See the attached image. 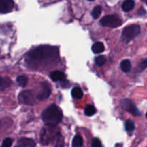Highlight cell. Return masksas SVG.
Here are the masks:
<instances>
[{
	"label": "cell",
	"instance_id": "cell-1",
	"mask_svg": "<svg viewBox=\"0 0 147 147\" xmlns=\"http://www.w3.org/2000/svg\"><path fill=\"white\" fill-rule=\"evenodd\" d=\"M58 49L50 46H40L29 52L27 55L28 61L31 63H44L54 60L58 57Z\"/></svg>",
	"mask_w": 147,
	"mask_h": 147
},
{
	"label": "cell",
	"instance_id": "cell-2",
	"mask_svg": "<svg viewBox=\"0 0 147 147\" xmlns=\"http://www.w3.org/2000/svg\"><path fill=\"white\" fill-rule=\"evenodd\" d=\"M62 112L56 105L49 106L42 113V119L45 124L48 126H56L62 119Z\"/></svg>",
	"mask_w": 147,
	"mask_h": 147
},
{
	"label": "cell",
	"instance_id": "cell-3",
	"mask_svg": "<svg viewBox=\"0 0 147 147\" xmlns=\"http://www.w3.org/2000/svg\"><path fill=\"white\" fill-rule=\"evenodd\" d=\"M141 32V27L138 24H132L125 27L122 30V40L125 43L129 42L131 40L135 38Z\"/></svg>",
	"mask_w": 147,
	"mask_h": 147
},
{
	"label": "cell",
	"instance_id": "cell-4",
	"mask_svg": "<svg viewBox=\"0 0 147 147\" xmlns=\"http://www.w3.org/2000/svg\"><path fill=\"white\" fill-rule=\"evenodd\" d=\"M100 24L105 27H118L122 24V21L119 17L115 15H107L102 17L100 20Z\"/></svg>",
	"mask_w": 147,
	"mask_h": 147
},
{
	"label": "cell",
	"instance_id": "cell-5",
	"mask_svg": "<svg viewBox=\"0 0 147 147\" xmlns=\"http://www.w3.org/2000/svg\"><path fill=\"white\" fill-rule=\"evenodd\" d=\"M120 106L124 110L131 113L133 116H138L141 115V113L136 108L135 103L130 99H123L121 100Z\"/></svg>",
	"mask_w": 147,
	"mask_h": 147
},
{
	"label": "cell",
	"instance_id": "cell-6",
	"mask_svg": "<svg viewBox=\"0 0 147 147\" xmlns=\"http://www.w3.org/2000/svg\"><path fill=\"white\" fill-rule=\"evenodd\" d=\"M18 100L22 104L33 105L35 103L34 95L31 90H25L20 93L18 96Z\"/></svg>",
	"mask_w": 147,
	"mask_h": 147
},
{
	"label": "cell",
	"instance_id": "cell-7",
	"mask_svg": "<svg viewBox=\"0 0 147 147\" xmlns=\"http://www.w3.org/2000/svg\"><path fill=\"white\" fill-rule=\"evenodd\" d=\"M14 7L13 0H0V13L6 14L10 12Z\"/></svg>",
	"mask_w": 147,
	"mask_h": 147
},
{
	"label": "cell",
	"instance_id": "cell-8",
	"mask_svg": "<svg viewBox=\"0 0 147 147\" xmlns=\"http://www.w3.org/2000/svg\"><path fill=\"white\" fill-rule=\"evenodd\" d=\"M51 90L49 84L46 82L42 83V90L40 93L37 96V98L40 100H45L50 96Z\"/></svg>",
	"mask_w": 147,
	"mask_h": 147
},
{
	"label": "cell",
	"instance_id": "cell-9",
	"mask_svg": "<svg viewBox=\"0 0 147 147\" xmlns=\"http://www.w3.org/2000/svg\"><path fill=\"white\" fill-rule=\"evenodd\" d=\"M35 146V143L33 140L27 138H22L18 141L17 146L21 147H33Z\"/></svg>",
	"mask_w": 147,
	"mask_h": 147
},
{
	"label": "cell",
	"instance_id": "cell-10",
	"mask_svg": "<svg viewBox=\"0 0 147 147\" xmlns=\"http://www.w3.org/2000/svg\"><path fill=\"white\" fill-rule=\"evenodd\" d=\"M50 77L53 81H62L66 78V75L61 71H53L50 74Z\"/></svg>",
	"mask_w": 147,
	"mask_h": 147
},
{
	"label": "cell",
	"instance_id": "cell-11",
	"mask_svg": "<svg viewBox=\"0 0 147 147\" xmlns=\"http://www.w3.org/2000/svg\"><path fill=\"white\" fill-rule=\"evenodd\" d=\"M134 6H135V2L133 0H125L122 3V9L124 11L127 12V11H130L131 9H133Z\"/></svg>",
	"mask_w": 147,
	"mask_h": 147
},
{
	"label": "cell",
	"instance_id": "cell-12",
	"mask_svg": "<svg viewBox=\"0 0 147 147\" xmlns=\"http://www.w3.org/2000/svg\"><path fill=\"white\" fill-rule=\"evenodd\" d=\"M92 52L94 53H96V54H98V53H101L104 51L105 50V47H104V45L102 42H97L95 43V44L92 45Z\"/></svg>",
	"mask_w": 147,
	"mask_h": 147
},
{
	"label": "cell",
	"instance_id": "cell-13",
	"mask_svg": "<svg viewBox=\"0 0 147 147\" xmlns=\"http://www.w3.org/2000/svg\"><path fill=\"white\" fill-rule=\"evenodd\" d=\"M12 84V81L9 78L0 77V90H4L10 87Z\"/></svg>",
	"mask_w": 147,
	"mask_h": 147
},
{
	"label": "cell",
	"instance_id": "cell-14",
	"mask_svg": "<svg viewBox=\"0 0 147 147\" xmlns=\"http://www.w3.org/2000/svg\"><path fill=\"white\" fill-rule=\"evenodd\" d=\"M71 96L74 98L80 99L83 96V92L79 87H74L71 90Z\"/></svg>",
	"mask_w": 147,
	"mask_h": 147
},
{
	"label": "cell",
	"instance_id": "cell-15",
	"mask_svg": "<svg viewBox=\"0 0 147 147\" xmlns=\"http://www.w3.org/2000/svg\"><path fill=\"white\" fill-rule=\"evenodd\" d=\"M83 145V139L80 134H76L72 142V146L80 147Z\"/></svg>",
	"mask_w": 147,
	"mask_h": 147
},
{
	"label": "cell",
	"instance_id": "cell-16",
	"mask_svg": "<svg viewBox=\"0 0 147 147\" xmlns=\"http://www.w3.org/2000/svg\"><path fill=\"white\" fill-rule=\"evenodd\" d=\"M121 70L125 73H128L131 69V63L128 60H124L120 63Z\"/></svg>",
	"mask_w": 147,
	"mask_h": 147
},
{
	"label": "cell",
	"instance_id": "cell-17",
	"mask_svg": "<svg viewBox=\"0 0 147 147\" xmlns=\"http://www.w3.org/2000/svg\"><path fill=\"white\" fill-rule=\"evenodd\" d=\"M96 113V109L92 105H87L86 107L85 108L84 110V113L86 116H93L95 113Z\"/></svg>",
	"mask_w": 147,
	"mask_h": 147
},
{
	"label": "cell",
	"instance_id": "cell-18",
	"mask_svg": "<svg viewBox=\"0 0 147 147\" xmlns=\"http://www.w3.org/2000/svg\"><path fill=\"white\" fill-rule=\"evenodd\" d=\"M17 82L18 85L21 87H24L27 83V77L24 76H18L17 78Z\"/></svg>",
	"mask_w": 147,
	"mask_h": 147
},
{
	"label": "cell",
	"instance_id": "cell-19",
	"mask_svg": "<svg viewBox=\"0 0 147 147\" xmlns=\"http://www.w3.org/2000/svg\"><path fill=\"white\" fill-rule=\"evenodd\" d=\"M125 130L128 132H131L135 129V124H134L133 122L131 120L126 121L125 123Z\"/></svg>",
	"mask_w": 147,
	"mask_h": 147
},
{
	"label": "cell",
	"instance_id": "cell-20",
	"mask_svg": "<svg viewBox=\"0 0 147 147\" xmlns=\"http://www.w3.org/2000/svg\"><path fill=\"white\" fill-rule=\"evenodd\" d=\"M95 64L98 66H102L105 63H106V58L104 56L99 55L95 57Z\"/></svg>",
	"mask_w": 147,
	"mask_h": 147
},
{
	"label": "cell",
	"instance_id": "cell-21",
	"mask_svg": "<svg viewBox=\"0 0 147 147\" xmlns=\"http://www.w3.org/2000/svg\"><path fill=\"white\" fill-rule=\"evenodd\" d=\"M101 11H102V8H101L100 6H96L92 11V15L93 17V18H98V17L100 15Z\"/></svg>",
	"mask_w": 147,
	"mask_h": 147
},
{
	"label": "cell",
	"instance_id": "cell-22",
	"mask_svg": "<svg viewBox=\"0 0 147 147\" xmlns=\"http://www.w3.org/2000/svg\"><path fill=\"white\" fill-rule=\"evenodd\" d=\"M12 144V139H10V138H6L4 141H3V143L1 144L2 147H10Z\"/></svg>",
	"mask_w": 147,
	"mask_h": 147
},
{
	"label": "cell",
	"instance_id": "cell-23",
	"mask_svg": "<svg viewBox=\"0 0 147 147\" xmlns=\"http://www.w3.org/2000/svg\"><path fill=\"white\" fill-rule=\"evenodd\" d=\"M147 67V59L146 60H144V61L142 62V63H141V64L139 65V66H138V72H141L142 71V70H145L146 68Z\"/></svg>",
	"mask_w": 147,
	"mask_h": 147
},
{
	"label": "cell",
	"instance_id": "cell-24",
	"mask_svg": "<svg viewBox=\"0 0 147 147\" xmlns=\"http://www.w3.org/2000/svg\"><path fill=\"white\" fill-rule=\"evenodd\" d=\"M92 146L93 147H101L102 146V144H101V142L99 139L95 138V139H94L93 141H92Z\"/></svg>",
	"mask_w": 147,
	"mask_h": 147
},
{
	"label": "cell",
	"instance_id": "cell-25",
	"mask_svg": "<svg viewBox=\"0 0 147 147\" xmlns=\"http://www.w3.org/2000/svg\"><path fill=\"white\" fill-rule=\"evenodd\" d=\"M70 86V83H69V81L67 80H62L61 83V87L63 88H69Z\"/></svg>",
	"mask_w": 147,
	"mask_h": 147
},
{
	"label": "cell",
	"instance_id": "cell-26",
	"mask_svg": "<svg viewBox=\"0 0 147 147\" xmlns=\"http://www.w3.org/2000/svg\"><path fill=\"white\" fill-rule=\"evenodd\" d=\"M145 10H144V9H140V11H138V14H140V15H142L143 14H145Z\"/></svg>",
	"mask_w": 147,
	"mask_h": 147
},
{
	"label": "cell",
	"instance_id": "cell-27",
	"mask_svg": "<svg viewBox=\"0 0 147 147\" xmlns=\"http://www.w3.org/2000/svg\"><path fill=\"white\" fill-rule=\"evenodd\" d=\"M142 1H144V2H145L146 4H147V0H142Z\"/></svg>",
	"mask_w": 147,
	"mask_h": 147
},
{
	"label": "cell",
	"instance_id": "cell-28",
	"mask_svg": "<svg viewBox=\"0 0 147 147\" xmlns=\"http://www.w3.org/2000/svg\"><path fill=\"white\" fill-rule=\"evenodd\" d=\"M0 127H1V122H0Z\"/></svg>",
	"mask_w": 147,
	"mask_h": 147
},
{
	"label": "cell",
	"instance_id": "cell-29",
	"mask_svg": "<svg viewBox=\"0 0 147 147\" xmlns=\"http://www.w3.org/2000/svg\"><path fill=\"white\" fill-rule=\"evenodd\" d=\"M89 1H94V0H89Z\"/></svg>",
	"mask_w": 147,
	"mask_h": 147
},
{
	"label": "cell",
	"instance_id": "cell-30",
	"mask_svg": "<svg viewBox=\"0 0 147 147\" xmlns=\"http://www.w3.org/2000/svg\"><path fill=\"white\" fill-rule=\"evenodd\" d=\"M146 118H147V113H146Z\"/></svg>",
	"mask_w": 147,
	"mask_h": 147
}]
</instances>
